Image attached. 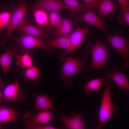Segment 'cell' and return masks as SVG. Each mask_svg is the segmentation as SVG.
Returning a JSON list of instances; mask_svg holds the SVG:
<instances>
[{
  "instance_id": "1",
  "label": "cell",
  "mask_w": 129,
  "mask_h": 129,
  "mask_svg": "<svg viewBox=\"0 0 129 129\" xmlns=\"http://www.w3.org/2000/svg\"><path fill=\"white\" fill-rule=\"evenodd\" d=\"M107 84L104 91L99 111V123L97 129H102L115 113L119 112L120 108L113 105L111 101V81L106 78Z\"/></svg>"
},
{
  "instance_id": "2",
  "label": "cell",
  "mask_w": 129,
  "mask_h": 129,
  "mask_svg": "<svg viewBox=\"0 0 129 129\" xmlns=\"http://www.w3.org/2000/svg\"><path fill=\"white\" fill-rule=\"evenodd\" d=\"M87 48H90L92 54L90 70L92 71L98 68L106 69L107 63L109 60L108 54L110 47L104 44L98 36L96 43H88Z\"/></svg>"
},
{
  "instance_id": "3",
  "label": "cell",
  "mask_w": 129,
  "mask_h": 129,
  "mask_svg": "<svg viewBox=\"0 0 129 129\" xmlns=\"http://www.w3.org/2000/svg\"><path fill=\"white\" fill-rule=\"evenodd\" d=\"M120 29L115 30L114 35L109 33L106 36L105 40L110 44L111 46L116 49L122 56L125 66H129V40L128 38L121 35Z\"/></svg>"
},
{
  "instance_id": "4",
  "label": "cell",
  "mask_w": 129,
  "mask_h": 129,
  "mask_svg": "<svg viewBox=\"0 0 129 129\" xmlns=\"http://www.w3.org/2000/svg\"><path fill=\"white\" fill-rule=\"evenodd\" d=\"M13 6L11 18L6 27L5 37L0 43L1 46L4 45L8 38L24 20L25 15L28 8V4L27 2L23 1Z\"/></svg>"
},
{
  "instance_id": "5",
  "label": "cell",
  "mask_w": 129,
  "mask_h": 129,
  "mask_svg": "<svg viewBox=\"0 0 129 129\" xmlns=\"http://www.w3.org/2000/svg\"><path fill=\"white\" fill-rule=\"evenodd\" d=\"M64 62L61 71L63 83L67 88H70L72 84L70 80L81 70L82 65L81 61L79 58L64 57Z\"/></svg>"
},
{
  "instance_id": "6",
  "label": "cell",
  "mask_w": 129,
  "mask_h": 129,
  "mask_svg": "<svg viewBox=\"0 0 129 129\" xmlns=\"http://www.w3.org/2000/svg\"><path fill=\"white\" fill-rule=\"evenodd\" d=\"M11 38L17 43L19 53L28 51L33 48H42L47 46V42L27 34H22L19 36L12 35Z\"/></svg>"
},
{
  "instance_id": "7",
  "label": "cell",
  "mask_w": 129,
  "mask_h": 129,
  "mask_svg": "<svg viewBox=\"0 0 129 129\" xmlns=\"http://www.w3.org/2000/svg\"><path fill=\"white\" fill-rule=\"evenodd\" d=\"M80 22H86L89 25L98 28L102 31L105 35L109 33L106 29L104 19L91 10H87L84 14L75 17L72 21L73 24L75 25Z\"/></svg>"
},
{
  "instance_id": "8",
  "label": "cell",
  "mask_w": 129,
  "mask_h": 129,
  "mask_svg": "<svg viewBox=\"0 0 129 129\" xmlns=\"http://www.w3.org/2000/svg\"><path fill=\"white\" fill-rule=\"evenodd\" d=\"M30 19L24 20L17 27V30L21 34H26L38 38H42L43 40H47L49 36L44 30L42 26L31 24L29 23Z\"/></svg>"
},
{
  "instance_id": "9",
  "label": "cell",
  "mask_w": 129,
  "mask_h": 129,
  "mask_svg": "<svg viewBox=\"0 0 129 129\" xmlns=\"http://www.w3.org/2000/svg\"><path fill=\"white\" fill-rule=\"evenodd\" d=\"M4 100L9 103H15L24 100L25 95L19 87L18 81L16 80L5 88L2 94Z\"/></svg>"
},
{
  "instance_id": "10",
  "label": "cell",
  "mask_w": 129,
  "mask_h": 129,
  "mask_svg": "<svg viewBox=\"0 0 129 129\" xmlns=\"http://www.w3.org/2000/svg\"><path fill=\"white\" fill-rule=\"evenodd\" d=\"M90 28L89 26L85 27H78L74 30L69 36L70 42L69 48L66 50L64 56L72 53L81 44L85 37L87 35H91Z\"/></svg>"
},
{
  "instance_id": "11",
  "label": "cell",
  "mask_w": 129,
  "mask_h": 129,
  "mask_svg": "<svg viewBox=\"0 0 129 129\" xmlns=\"http://www.w3.org/2000/svg\"><path fill=\"white\" fill-rule=\"evenodd\" d=\"M36 2L31 5V9H40L47 12L58 11L66 7L60 0H35Z\"/></svg>"
},
{
  "instance_id": "12",
  "label": "cell",
  "mask_w": 129,
  "mask_h": 129,
  "mask_svg": "<svg viewBox=\"0 0 129 129\" xmlns=\"http://www.w3.org/2000/svg\"><path fill=\"white\" fill-rule=\"evenodd\" d=\"M118 69L114 65L104 75V78H109L113 81L121 88L129 90V83L127 76L121 72L117 71Z\"/></svg>"
},
{
  "instance_id": "13",
  "label": "cell",
  "mask_w": 129,
  "mask_h": 129,
  "mask_svg": "<svg viewBox=\"0 0 129 129\" xmlns=\"http://www.w3.org/2000/svg\"><path fill=\"white\" fill-rule=\"evenodd\" d=\"M60 119L63 124V127L68 129H84L86 128L83 118V113L72 116L65 115L61 113Z\"/></svg>"
},
{
  "instance_id": "14",
  "label": "cell",
  "mask_w": 129,
  "mask_h": 129,
  "mask_svg": "<svg viewBox=\"0 0 129 129\" xmlns=\"http://www.w3.org/2000/svg\"><path fill=\"white\" fill-rule=\"evenodd\" d=\"M94 8L99 16L104 19L109 14L115 12L118 7L113 0H99Z\"/></svg>"
},
{
  "instance_id": "15",
  "label": "cell",
  "mask_w": 129,
  "mask_h": 129,
  "mask_svg": "<svg viewBox=\"0 0 129 129\" xmlns=\"http://www.w3.org/2000/svg\"><path fill=\"white\" fill-rule=\"evenodd\" d=\"M18 52V47L14 44L0 55V65L5 75L7 74L13 57Z\"/></svg>"
},
{
  "instance_id": "16",
  "label": "cell",
  "mask_w": 129,
  "mask_h": 129,
  "mask_svg": "<svg viewBox=\"0 0 129 129\" xmlns=\"http://www.w3.org/2000/svg\"><path fill=\"white\" fill-rule=\"evenodd\" d=\"M64 5L70 12L69 18L71 19L79 14H82L87 9L83 3L77 0H62Z\"/></svg>"
},
{
  "instance_id": "17",
  "label": "cell",
  "mask_w": 129,
  "mask_h": 129,
  "mask_svg": "<svg viewBox=\"0 0 129 129\" xmlns=\"http://www.w3.org/2000/svg\"><path fill=\"white\" fill-rule=\"evenodd\" d=\"M73 23L71 19H62L60 25L56 29L54 33L55 38L63 36H69L74 30Z\"/></svg>"
},
{
  "instance_id": "18",
  "label": "cell",
  "mask_w": 129,
  "mask_h": 129,
  "mask_svg": "<svg viewBox=\"0 0 129 129\" xmlns=\"http://www.w3.org/2000/svg\"><path fill=\"white\" fill-rule=\"evenodd\" d=\"M54 117V116L48 109L45 110L39 111L32 115L29 119L30 121H27L33 124L45 125H47Z\"/></svg>"
},
{
  "instance_id": "19",
  "label": "cell",
  "mask_w": 129,
  "mask_h": 129,
  "mask_svg": "<svg viewBox=\"0 0 129 129\" xmlns=\"http://www.w3.org/2000/svg\"><path fill=\"white\" fill-rule=\"evenodd\" d=\"M34 96L35 100L34 109L35 110L39 111L49 109L56 110L47 94L35 95Z\"/></svg>"
},
{
  "instance_id": "20",
  "label": "cell",
  "mask_w": 129,
  "mask_h": 129,
  "mask_svg": "<svg viewBox=\"0 0 129 129\" xmlns=\"http://www.w3.org/2000/svg\"><path fill=\"white\" fill-rule=\"evenodd\" d=\"M32 53V50L26 52H19L14 56L16 65L25 69L33 66L32 59L31 57Z\"/></svg>"
},
{
  "instance_id": "21",
  "label": "cell",
  "mask_w": 129,
  "mask_h": 129,
  "mask_svg": "<svg viewBox=\"0 0 129 129\" xmlns=\"http://www.w3.org/2000/svg\"><path fill=\"white\" fill-rule=\"evenodd\" d=\"M19 114L13 108H8L0 106V123H6L15 120Z\"/></svg>"
},
{
  "instance_id": "22",
  "label": "cell",
  "mask_w": 129,
  "mask_h": 129,
  "mask_svg": "<svg viewBox=\"0 0 129 129\" xmlns=\"http://www.w3.org/2000/svg\"><path fill=\"white\" fill-rule=\"evenodd\" d=\"M40 69L38 67L33 66L24 69L21 72L23 80L28 82L31 81L36 82L39 80Z\"/></svg>"
},
{
  "instance_id": "23",
  "label": "cell",
  "mask_w": 129,
  "mask_h": 129,
  "mask_svg": "<svg viewBox=\"0 0 129 129\" xmlns=\"http://www.w3.org/2000/svg\"><path fill=\"white\" fill-rule=\"evenodd\" d=\"M62 19L59 15V12H50L47 22L43 27L46 31H49L53 27L57 28L59 27L61 22Z\"/></svg>"
},
{
  "instance_id": "24",
  "label": "cell",
  "mask_w": 129,
  "mask_h": 129,
  "mask_svg": "<svg viewBox=\"0 0 129 129\" xmlns=\"http://www.w3.org/2000/svg\"><path fill=\"white\" fill-rule=\"evenodd\" d=\"M69 36L61 37L47 42V46L63 49L66 51L69 49L70 46V43Z\"/></svg>"
},
{
  "instance_id": "25",
  "label": "cell",
  "mask_w": 129,
  "mask_h": 129,
  "mask_svg": "<svg viewBox=\"0 0 129 129\" xmlns=\"http://www.w3.org/2000/svg\"><path fill=\"white\" fill-rule=\"evenodd\" d=\"M103 78H97L88 82L83 87L85 94L88 95L92 91L100 89L103 84Z\"/></svg>"
},
{
  "instance_id": "26",
  "label": "cell",
  "mask_w": 129,
  "mask_h": 129,
  "mask_svg": "<svg viewBox=\"0 0 129 129\" xmlns=\"http://www.w3.org/2000/svg\"><path fill=\"white\" fill-rule=\"evenodd\" d=\"M32 9L35 21L38 25L42 26H45L48 19L47 12L42 9Z\"/></svg>"
},
{
  "instance_id": "27",
  "label": "cell",
  "mask_w": 129,
  "mask_h": 129,
  "mask_svg": "<svg viewBox=\"0 0 129 129\" xmlns=\"http://www.w3.org/2000/svg\"><path fill=\"white\" fill-rule=\"evenodd\" d=\"M120 13L117 17V21L122 25L129 26V9L124 10L120 9Z\"/></svg>"
},
{
  "instance_id": "28",
  "label": "cell",
  "mask_w": 129,
  "mask_h": 129,
  "mask_svg": "<svg viewBox=\"0 0 129 129\" xmlns=\"http://www.w3.org/2000/svg\"><path fill=\"white\" fill-rule=\"evenodd\" d=\"M22 120L24 123L25 128L30 129H58L59 128L49 125L42 126L39 124H37L32 123L24 119Z\"/></svg>"
},
{
  "instance_id": "29",
  "label": "cell",
  "mask_w": 129,
  "mask_h": 129,
  "mask_svg": "<svg viewBox=\"0 0 129 129\" xmlns=\"http://www.w3.org/2000/svg\"><path fill=\"white\" fill-rule=\"evenodd\" d=\"M12 15V12L0 11V20L3 28L6 27L8 24Z\"/></svg>"
},
{
  "instance_id": "30",
  "label": "cell",
  "mask_w": 129,
  "mask_h": 129,
  "mask_svg": "<svg viewBox=\"0 0 129 129\" xmlns=\"http://www.w3.org/2000/svg\"><path fill=\"white\" fill-rule=\"evenodd\" d=\"M87 9L94 8L99 0H82Z\"/></svg>"
},
{
  "instance_id": "31",
  "label": "cell",
  "mask_w": 129,
  "mask_h": 129,
  "mask_svg": "<svg viewBox=\"0 0 129 129\" xmlns=\"http://www.w3.org/2000/svg\"><path fill=\"white\" fill-rule=\"evenodd\" d=\"M120 6V9L124 10L129 9V0H117Z\"/></svg>"
},
{
  "instance_id": "32",
  "label": "cell",
  "mask_w": 129,
  "mask_h": 129,
  "mask_svg": "<svg viewBox=\"0 0 129 129\" xmlns=\"http://www.w3.org/2000/svg\"><path fill=\"white\" fill-rule=\"evenodd\" d=\"M5 86L4 82L2 79L0 78V106L2 103V94L1 91V89L3 88Z\"/></svg>"
},
{
  "instance_id": "33",
  "label": "cell",
  "mask_w": 129,
  "mask_h": 129,
  "mask_svg": "<svg viewBox=\"0 0 129 129\" xmlns=\"http://www.w3.org/2000/svg\"><path fill=\"white\" fill-rule=\"evenodd\" d=\"M3 28L2 26V24L0 20V29H3Z\"/></svg>"
},
{
  "instance_id": "34",
  "label": "cell",
  "mask_w": 129,
  "mask_h": 129,
  "mask_svg": "<svg viewBox=\"0 0 129 129\" xmlns=\"http://www.w3.org/2000/svg\"><path fill=\"white\" fill-rule=\"evenodd\" d=\"M1 124L0 123V127Z\"/></svg>"
},
{
  "instance_id": "35",
  "label": "cell",
  "mask_w": 129,
  "mask_h": 129,
  "mask_svg": "<svg viewBox=\"0 0 129 129\" xmlns=\"http://www.w3.org/2000/svg\"></svg>"
}]
</instances>
